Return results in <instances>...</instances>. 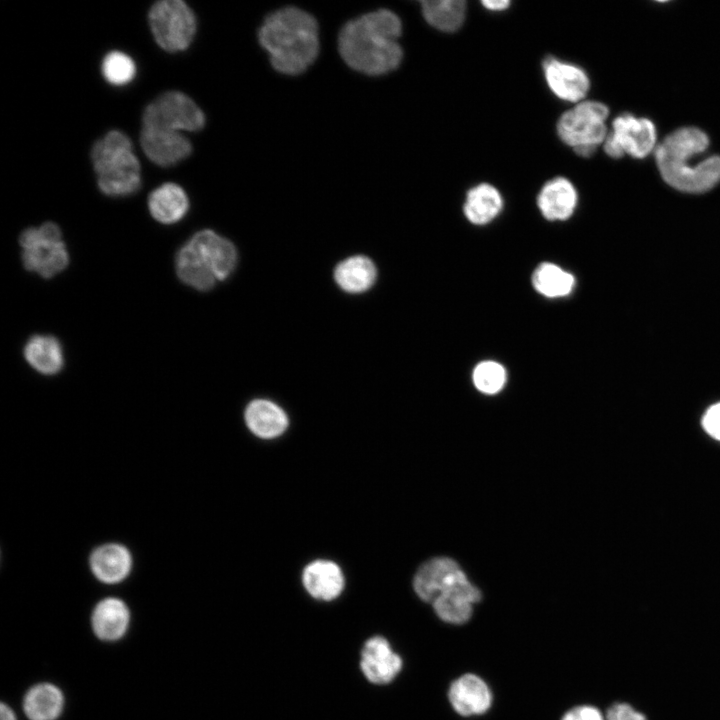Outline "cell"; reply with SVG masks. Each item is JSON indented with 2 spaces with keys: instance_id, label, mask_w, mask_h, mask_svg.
<instances>
[{
  "instance_id": "obj_34",
  "label": "cell",
  "mask_w": 720,
  "mask_h": 720,
  "mask_svg": "<svg viewBox=\"0 0 720 720\" xmlns=\"http://www.w3.org/2000/svg\"><path fill=\"white\" fill-rule=\"evenodd\" d=\"M482 5L491 11H503L507 9L510 5V1L507 0H485L482 1Z\"/></svg>"
},
{
  "instance_id": "obj_7",
  "label": "cell",
  "mask_w": 720,
  "mask_h": 720,
  "mask_svg": "<svg viewBox=\"0 0 720 720\" xmlns=\"http://www.w3.org/2000/svg\"><path fill=\"white\" fill-rule=\"evenodd\" d=\"M24 267L43 278H51L69 264V254L57 224L46 222L24 230L19 238Z\"/></svg>"
},
{
  "instance_id": "obj_11",
  "label": "cell",
  "mask_w": 720,
  "mask_h": 720,
  "mask_svg": "<svg viewBox=\"0 0 720 720\" xmlns=\"http://www.w3.org/2000/svg\"><path fill=\"white\" fill-rule=\"evenodd\" d=\"M480 599V591L463 573L438 594L432 605L441 620L463 624L470 619L473 605Z\"/></svg>"
},
{
  "instance_id": "obj_35",
  "label": "cell",
  "mask_w": 720,
  "mask_h": 720,
  "mask_svg": "<svg viewBox=\"0 0 720 720\" xmlns=\"http://www.w3.org/2000/svg\"><path fill=\"white\" fill-rule=\"evenodd\" d=\"M0 716L1 720H17L14 710L5 703H1Z\"/></svg>"
},
{
  "instance_id": "obj_33",
  "label": "cell",
  "mask_w": 720,
  "mask_h": 720,
  "mask_svg": "<svg viewBox=\"0 0 720 720\" xmlns=\"http://www.w3.org/2000/svg\"><path fill=\"white\" fill-rule=\"evenodd\" d=\"M562 720H604V717L597 708L582 705L567 711Z\"/></svg>"
},
{
  "instance_id": "obj_14",
  "label": "cell",
  "mask_w": 720,
  "mask_h": 720,
  "mask_svg": "<svg viewBox=\"0 0 720 720\" xmlns=\"http://www.w3.org/2000/svg\"><path fill=\"white\" fill-rule=\"evenodd\" d=\"M543 70L549 88L558 98L580 102L586 96L590 81L580 67L548 57L543 62Z\"/></svg>"
},
{
  "instance_id": "obj_2",
  "label": "cell",
  "mask_w": 720,
  "mask_h": 720,
  "mask_svg": "<svg viewBox=\"0 0 720 720\" xmlns=\"http://www.w3.org/2000/svg\"><path fill=\"white\" fill-rule=\"evenodd\" d=\"M257 39L273 69L287 76L303 74L320 52L316 18L295 6L269 13L258 28Z\"/></svg>"
},
{
  "instance_id": "obj_6",
  "label": "cell",
  "mask_w": 720,
  "mask_h": 720,
  "mask_svg": "<svg viewBox=\"0 0 720 720\" xmlns=\"http://www.w3.org/2000/svg\"><path fill=\"white\" fill-rule=\"evenodd\" d=\"M608 114V107L601 102L581 101L560 116L558 136L579 156L590 157L608 135Z\"/></svg>"
},
{
  "instance_id": "obj_9",
  "label": "cell",
  "mask_w": 720,
  "mask_h": 720,
  "mask_svg": "<svg viewBox=\"0 0 720 720\" xmlns=\"http://www.w3.org/2000/svg\"><path fill=\"white\" fill-rule=\"evenodd\" d=\"M206 122L200 107L186 94L167 91L146 106L142 116L143 128L174 132L201 130Z\"/></svg>"
},
{
  "instance_id": "obj_16",
  "label": "cell",
  "mask_w": 720,
  "mask_h": 720,
  "mask_svg": "<svg viewBox=\"0 0 720 720\" xmlns=\"http://www.w3.org/2000/svg\"><path fill=\"white\" fill-rule=\"evenodd\" d=\"M449 701L454 710L462 716L485 713L492 704V693L488 685L474 674L457 678L450 686Z\"/></svg>"
},
{
  "instance_id": "obj_4",
  "label": "cell",
  "mask_w": 720,
  "mask_h": 720,
  "mask_svg": "<svg viewBox=\"0 0 720 720\" xmlns=\"http://www.w3.org/2000/svg\"><path fill=\"white\" fill-rule=\"evenodd\" d=\"M236 264L233 243L208 229L195 233L176 255L179 279L199 291H208L228 278Z\"/></svg>"
},
{
  "instance_id": "obj_22",
  "label": "cell",
  "mask_w": 720,
  "mask_h": 720,
  "mask_svg": "<svg viewBox=\"0 0 720 720\" xmlns=\"http://www.w3.org/2000/svg\"><path fill=\"white\" fill-rule=\"evenodd\" d=\"M189 198L185 190L175 183H164L148 197L151 216L162 224L180 221L189 210Z\"/></svg>"
},
{
  "instance_id": "obj_15",
  "label": "cell",
  "mask_w": 720,
  "mask_h": 720,
  "mask_svg": "<svg viewBox=\"0 0 720 720\" xmlns=\"http://www.w3.org/2000/svg\"><path fill=\"white\" fill-rule=\"evenodd\" d=\"M129 549L119 543H106L95 548L89 557V567L97 580L117 584L125 580L132 569Z\"/></svg>"
},
{
  "instance_id": "obj_13",
  "label": "cell",
  "mask_w": 720,
  "mask_h": 720,
  "mask_svg": "<svg viewBox=\"0 0 720 720\" xmlns=\"http://www.w3.org/2000/svg\"><path fill=\"white\" fill-rule=\"evenodd\" d=\"M140 145L147 158L162 167L175 165L192 153L189 139L174 131L142 127Z\"/></svg>"
},
{
  "instance_id": "obj_21",
  "label": "cell",
  "mask_w": 720,
  "mask_h": 720,
  "mask_svg": "<svg viewBox=\"0 0 720 720\" xmlns=\"http://www.w3.org/2000/svg\"><path fill=\"white\" fill-rule=\"evenodd\" d=\"M244 419L248 429L263 439L278 437L288 427L285 411L267 399L252 400L245 409Z\"/></svg>"
},
{
  "instance_id": "obj_8",
  "label": "cell",
  "mask_w": 720,
  "mask_h": 720,
  "mask_svg": "<svg viewBox=\"0 0 720 720\" xmlns=\"http://www.w3.org/2000/svg\"><path fill=\"white\" fill-rule=\"evenodd\" d=\"M148 22L156 43L170 53L186 50L197 29L192 9L181 0H162L154 3Z\"/></svg>"
},
{
  "instance_id": "obj_32",
  "label": "cell",
  "mask_w": 720,
  "mask_h": 720,
  "mask_svg": "<svg viewBox=\"0 0 720 720\" xmlns=\"http://www.w3.org/2000/svg\"><path fill=\"white\" fill-rule=\"evenodd\" d=\"M702 425L708 434L720 440V403L707 410L702 419Z\"/></svg>"
},
{
  "instance_id": "obj_26",
  "label": "cell",
  "mask_w": 720,
  "mask_h": 720,
  "mask_svg": "<svg viewBox=\"0 0 720 720\" xmlns=\"http://www.w3.org/2000/svg\"><path fill=\"white\" fill-rule=\"evenodd\" d=\"M502 207L499 191L490 184L482 183L468 191L463 210L471 223L484 225L496 218Z\"/></svg>"
},
{
  "instance_id": "obj_17",
  "label": "cell",
  "mask_w": 720,
  "mask_h": 720,
  "mask_svg": "<svg viewBox=\"0 0 720 720\" xmlns=\"http://www.w3.org/2000/svg\"><path fill=\"white\" fill-rule=\"evenodd\" d=\"M130 619V610L122 599L107 597L100 600L93 608L91 627L98 639L114 642L125 636Z\"/></svg>"
},
{
  "instance_id": "obj_23",
  "label": "cell",
  "mask_w": 720,
  "mask_h": 720,
  "mask_svg": "<svg viewBox=\"0 0 720 720\" xmlns=\"http://www.w3.org/2000/svg\"><path fill=\"white\" fill-rule=\"evenodd\" d=\"M64 705L62 690L49 682L33 685L23 698V711L29 720H57Z\"/></svg>"
},
{
  "instance_id": "obj_19",
  "label": "cell",
  "mask_w": 720,
  "mask_h": 720,
  "mask_svg": "<svg viewBox=\"0 0 720 720\" xmlns=\"http://www.w3.org/2000/svg\"><path fill=\"white\" fill-rule=\"evenodd\" d=\"M302 581L306 591L315 599L331 601L344 589V575L333 561L316 560L303 571Z\"/></svg>"
},
{
  "instance_id": "obj_29",
  "label": "cell",
  "mask_w": 720,
  "mask_h": 720,
  "mask_svg": "<svg viewBox=\"0 0 720 720\" xmlns=\"http://www.w3.org/2000/svg\"><path fill=\"white\" fill-rule=\"evenodd\" d=\"M134 60L124 52L111 51L107 53L101 64L104 79L114 86L129 84L136 76Z\"/></svg>"
},
{
  "instance_id": "obj_5",
  "label": "cell",
  "mask_w": 720,
  "mask_h": 720,
  "mask_svg": "<svg viewBox=\"0 0 720 720\" xmlns=\"http://www.w3.org/2000/svg\"><path fill=\"white\" fill-rule=\"evenodd\" d=\"M91 160L102 193L112 197L127 196L141 186V167L132 142L121 131L112 130L97 140Z\"/></svg>"
},
{
  "instance_id": "obj_25",
  "label": "cell",
  "mask_w": 720,
  "mask_h": 720,
  "mask_svg": "<svg viewBox=\"0 0 720 720\" xmlns=\"http://www.w3.org/2000/svg\"><path fill=\"white\" fill-rule=\"evenodd\" d=\"M24 357L32 368L43 375H55L64 366L61 343L50 335H34L24 347Z\"/></svg>"
},
{
  "instance_id": "obj_28",
  "label": "cell",
  "mask_w": 720,
  "mask_h": 720,
  "mask_svg": "<svg viewBox=\"0 0 720 720\" xmlns=\"http://www.w3.org/2000/svg\"><path fill=\"white\" fill-rule=\"evenodd\" d=\"M534 289L543 296L555 298L568 295L575 284L572 274L552 263H542L532 275Z\"/></svg>"
},
{
  "instance_id": "obj_10",
  "label": "cell",
  "mask_w": 720,
  "mask_h": 720,
  "mask_svg": "<svg viewBox=\"0 0 720 720\" xmlns=\"http://www.w3.org/2000/svg\"><path fill=\"white\" fill-rule=\"evenodd\" d=\"M656 141V128L651 120L624 113L613 120L603 147L611 158L629 155L641 159L655 151Z\"/></svg>"
},
{
  "instance_id": "obj_18",
  "label": "cell",
  "mask_w": 720,
  "mask_h": 720,
  "mask_svg": "<svg viewBox=\"0 0 720 720\" xmlns=\"http://www.w3.org/2000/svg\"><path fill=\"white\" fill-rule=\"evenodd\" d=\"M463 571L452 559L438 557L425 562L417 571L413 587L420 599L432 604L438 594Z\"/></svg>"
},
{
  "instance_id": "obj_30",
  "label": "cell",
  "mask_w": 720,
  "mask_h": 720,
  "mask_svg": "<svg viewBox=\"0 0 720 720\" xmlns=\"http://www.w3.org/2000/svg\"><path fill=\"white\" fill-rule=\"evenodd\" d=\"M475 387L482 393L495 394L506 382V371L502 365L494 361H483L473 371Z\"/></svg>"
},
{
  "instance_id": "obj_20",
  "label": "cell",
  "mask_w": 720,
  "mask_h": 720,
  "mask_svg": "<svg viewBox=\"0 0 720 720\" xmlns=\"http://www.w3.org/2000/svg\"><path fill=\"white\" fill-rule=\"evenodd\" d=\"M577 200L574 185L564 177H556L544 184L538 194L537 205L546 219L562 221L573 214Z\"/></svg>"
},
{
  "instance_id": "obj_1",
  "label": "cell",
  "mask_w": 720,
  "mask_h": 720,
  "mask_svg": "<svg viewBox=\"0 0 720 720\" xmlns=\"http://www.w3.org/2000/svg\"><path fill=\"white\" fill-rule=\"evenodd\" d=\"M402 23L393 11L380 8L347 21L339 31L337 47L344 63L366 76L396 70L403 59L398 42Z\"/></svg>"
},
{
  "instance_id": "obj_27",
  "label": "cell",
  "mask_w": 720,
  "mask_h": 720,
  "mask_svg": "<svg viewBox=\"0 0 720 720\" xmlns=\"http://www.w3.org/2000/svg\"><path fill=\"white\" fill-rule=\"evenodd\" d=\"M420 4L426 22L438 30L454 32L464 22L466 4L462 0H426Z\"/></svg>"
},
{
  "instance_id": "obj_3",
  "label": "cell",
  "mask_w": 720,
  "mask_h": 720,
  "mask_svg": "<svg viewBox=\"0 0 720 720\" xmlns=\"http://www.w3.org/2000/svg\"><path fill=\"white\" fill-rule=\"evenodd\" d=\"M709 147L707 134L682 127L656 146L655 159L662 179L685 193H704L720 182V156L702 157Z\"/></svg>"
},
{
  "instance_id": "obj_12",
  "label": "cell",
  "mask_w": 720,
  "mask_h": 720,
  "mask_svg": "<svg viewBox=\"0 0 720 720\" xmlns=\"http://www.w3.org/2000/svg\"><path fill=\"white\" fill-rule=\"evenodd\" d=\"M360 668L364 677L375 685L393 681L402 669V659L387 639L373 636L362 647Z\"/></svg>"
},
{
  "instance_id": "obj_24",
  "label": "cell",
  "mask_w": 720,
  "mask_h": 720,
  "mask_svg": "<svg viewBox=\"0 0 720 720\" xmlns=\"http://www.w3.org/2000/svg\"><path fill=\"white\" fill-rule=\"evenodd\" d=\"M334 280L338 287L350 294L369 290L377 278L374 262L367 256L355 255L339 262L334 269Z\"/></svg>"
},
{
  "instance_id": "obj_31",
  "label": "cell",
  "mask_w": 720,
  "mask_h": 720,
  "mask_svg": "<svg viewBox=\"0 0 720 720\" xmlns=\"http://www.w3.org/2000/svg\"><path fill=\"white\" fill-rule=\"evenodd\" d=\"M607 720H646V717L627 703H616L606 713Z\"/></svg>"
}]
</instances>
